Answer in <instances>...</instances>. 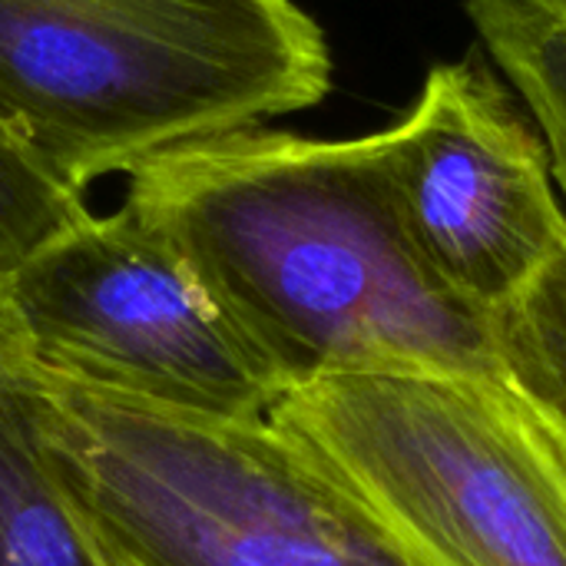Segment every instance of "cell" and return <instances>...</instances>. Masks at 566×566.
I'll return each mask as SVG.
<instances>
[{
    "label": "cell",
    "mask_w": 566,
    "mask_h": 566,
    "mask_svg": "<svg viewBox=\"0 0 566 566\" xmlns=\"http://www.w3.org/2000/svg\"><path fill=\"white\" fill-rule=\"evenodd\" d=\"M126 179L123 206L189 259L289 388L335 371H494L488 322L405 245L375 133L252 126Z\"/></svg>",
    "instance_id": "6da1fadb"
},
{
    "label": "cell",
    "mask_w": 566,
    "mask_h": 566,
    "mask_svg": "<svg viewBox=\"0 0 566 566\" xmlns=\"http://www.w3.org/2000/svg\"><path fill=\"white\" fill-rule=\"evenodd\" d=\"M328 90V40L295 0H0V129L83 196Z\"/></svg>",
    "instance_id": "7a4b0ae2"
},
{
    "label": "cell",
    "mask_w": 566,
    "mask_h": 566,
    "mask_svg": "<svg viewBox=\"0 0 566 566\" xmlns=\"http://www.w3.org/2000/svg\"><path fill=\"white\" fill-rule=\"evenodd\" d=\"M405 566H566V454L497 371H335L265 415Z\"/></svg>",
    "instance_id": "3957f363"
},
{
    "label": "cell",
    "mask_w": 566,
    "mask_h": 566,
    "mask_svg": "<svg viewBox=\"0 0 566 566\" xmlns=\"http://www.w3.org/2000/svg\"><path fill=\"white\" fill-rule=\"evenodd\" d=\"M43 454L126 566H405L269 421H219L33 378Z\"/></svg>",
    "instance_id": "277c9868"
},
{
    "label": "cell",
    "mask_w": 566,
    "mask_h": 566,
    "mask_svg": "<svg viewBox=\"0 0 566 566\" xmlns=\"http://www.w3.org/2000/svg\"><path fill=\"white\" fill-rule=\"evenodd\" d=\"M36 381L166 411L265 418L289 381L189 259L126 206L10 272Z\"/></svg>",
    "instance_id": "5b68a950"
},
{
    "label": "cell",
    "mask_w": 566,
    "mask_h": 566,
    "mask_svg": "<svg viewBox=\"0 0 566 566\" xmlns=\"http://www.w3.org/2000/svg\"><path fill=\"white\" fill-rule=\"evenodd\" d=\"M395 222L424 275L488 322L566 252L547 143L481 56L434 63L375 133Z\"/></svg>",
    "instance_id": "8992f818"
},
{
    "label": "cell",
    "mask_w": 566,
    "mask_h": 566,
    "mask_svg": "<svg viewBox=\"0 0 566 566\" xmlns=\"http://www.w3.org/2000/svg\"><path fill=\"white\" fill-rule=\"evenodd\" d=\"M0 566H99L43 454L33 381L0 385Z\"/></svg>",
    "instance_id": "52a82bcc"
},
{
    "label": "cell",
    "mask_w": 566,
    "mask_h": 566,
    "mask_svg": "<svg viewBox=\"0 0 566 566\" xmlns=\"http://www.w3.org/2000/svg\"><path fill=\"white\" fill-rule=\"evenodd\" d=\"M464 10L481 46L534 116L566 209V3L464 0Z\"/></svg>",
    "instance_id": "ba28073f"
},
{
    "label": "cell",
    "mask_w": 566,
    "mask_h": 566,
    "mask_svg": "<svg viewBox=\"0 0 566 566\" xmlns=\"http://www.w3.org/2000/svg\"><path fill=\"white\" fill-rule=\"evenodd\" d=\"M494 371L566 454V252L488 315Z\"/></svg>",
    "instance_id": "9c48e42d"
},
{
    "label": "cell",
    "mask_w": 566,
    "mask_h": 566,
    "mask_svg": "<svg viewBox=\"0 0 566 566\" xmlns=\"http://www.w3.org/2000/svg\"><path fill=\"white\" fill-rule=\"evenodd\" d=\"M86 216V196L40 169L0 129V272L10 275Z\"/></svg>",
    "instance_id": "30bf717a"
},
{
    "label": "cell",
    "mask_w": 566,
    "mask_h": 566,
    "mask_svg": "<svg viewBox=\"0 0 566 566\" xmlns=\"http://www.w3.org/2000/svg\"><path fill=\"white\" fill-rule=\"evenodd\" d=\"M17 381H33V365H30V348L20 315L13 308L10 275L0 272V385H17Z\"/></svg>",
    "instance_id": "8fae6325"
},
{
    "label": "cell",
    "mask_w": 566,
    "mask_h": 566,
    "mask_svg": "<svg viewBox=\"0 0 566 566\" xmlns=\"http://www.w3.org/2000/svg\"><path fill=\"white\" fill-rule=\"evenodd\" d=\"M90 537H93V534H90ZM93 544H96V541H93ZM96 554H99V566H126L123 560H116L113 554H106V551H103L99 544H96Z\"/></svg>",
    "instance_id": "7c38bea8"
},
{
    "label": "cell",
    "mask_w": 566,
    "mask_h": 566,
    "mask_svg": "<svg viewBox=\"0 0 566 566\" xmlns=\"http://www.w3.org/2000/svg\"><path fill=\"white\" fill-rule=\"evenodd\" d=\"M564 3H566V0H564Z\"/></svg>",
    "instance_id": "4fadbf2b"
}]
</instances>
